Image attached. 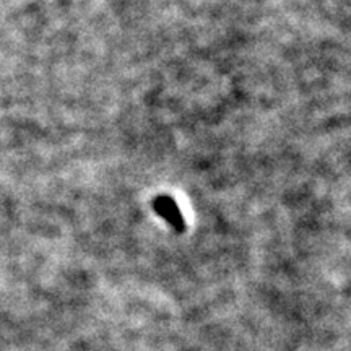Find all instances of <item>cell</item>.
<instances>
[{
    "instance_id": "cell-1",
    "label": "cell",
    "mask_w": 351,
    "mask_h": 351,
    "mask_svg": "<svg viewBox=\"0 0 351 351\" xmlns=\"http://www.w3.org/2000/svg\"><path fill=\"white\" fill-rule=\"evenodd\" d=\"M153 210H155L156 215H160L176 232L186 231V219H184V215L181 213L179 205L176 204L173 197L158 195L156 199L153 200Z\"/></svg>"
}]
</instances>
